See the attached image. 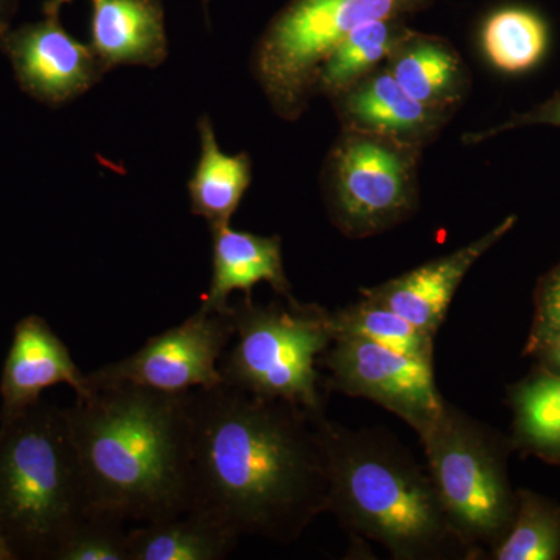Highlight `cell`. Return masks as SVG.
<instances>
[{
	"label": "cell",
	"instance_id": "cell-1",
	"mask_svg": "<svg viewBox=\"0 0 560 560\" xmlns=\"http://www.w3.org/2000/svg\"><path fill=\"white\" fill-rule=\"evenodd\" d=\"M189 512L232 533L293 544L329 504L324 415L221 382L187 394Z\"/></svg>",
	"mask_w": 560,
	"mask_h": 560
},
{
	"label": "cell",
	"instance_id": "cell-2",
	"mask_svg": "<svg viewBox=\"0 0 560 560\" xmlns=\"http://www.w3.org/2000/svg\"><path fill=\"white\" fill-rule=\"evenodd\" d=\"M187 394L120 385L66 408L91 511L145 523L189 512Z\"/></svg>",
	"mask_w": 560,
	"mask_h": 560
},
{
	"label": "cell",
	"instance_id": "cell-3",
	"mask_svg": "<svg viewBox=\"0 0 560 560\" xmlns=\"http://www.w3.org/2000/svg\"><path fill=\"white\" fill-rule=\"evenodd\" d=\"M329 458L327 512L357 539L396 560L470 559L442 510L429 470L385 429L323 420Z\"/></svg>",
	"mask_w": 560,
	"mask_h": 560
},
{
	"label": "cell",
	"instance_id": "cell-4",
	"mask_svg": "<svg viewBox=\"0 0 560 560\" xmlns=\"http://www.w3.org/2000/svg\"><path fill=\"white\" fill-rule=\"evenodd\" d=\"M90 512L66 408L40 399L0 419V529L14 560H54Z\"/></svg>",
	"mask_w": 560,
	"mask_h": 560
},
{
	"label": "cell",
	"instance_id": "cell-5",
	"mask_svg": "<svg viewBox=\"0 0 560 560\" xmlns=\"http://www.w3.org/2000/svg\"><path fill=\"white\" fill-rule=\"evenodd\" d=\"M419 438L453 533L470 559L488 558L517 510V490L508 475L514 445L448 401Z\"/></svg>",
	"mask_w": 560,
	"mask_h": 560
},
{
	"label": "cell",
	"instance_id": "cell-6",
	"mask_svg": "<svg viewBox=\"0 0 560 560\" xmlns=\"http://www.w3.org/2000/svg\"><path fill=\"white\" fill-rule=\"evenodd\" d=\"M231 312L235 331L219 364L223 383L324 415L316 368L334 341L330 312L293 296L265 305L243 296Z\"/></svg>",
	"mask_w": 560,
	"mask_h": 560
},
{
	"label": "cell",
	"instance_id": "cell-7",
	"mask_svg": "<svg viewBox=\"0 0 560 560\" xmlns=\"http://www.w3.org/2000/svg\"><path fill=\"white\" fill-rule=\"evenodd\" d=\"M434 0H291L272 18L254 49V77L272 110L300 119L315 97L316 73L350 32L429 9Z\"/></svg>",
	"mask_w": 560,
	"mask_h": 560
},
{
	"label": "cell",
	"instance_id": "cell-8",
	"mask_svg": "<svg viewBox=\"0 0 560 560\" xmlns=\"http://www.w3.org/2000/svg\"><path fill=\"white\" fill-rule=\"evenodd\" d=\"M422 151L383 136L341 130L320 178L334 226L360 241L410 220L419 208Z\"/></svg>",
	"mask_w": 560,
	"mask_h": 560
},
{
	"label": "cell",
	"instance_id": "cell-9",
	"mask_svg": "<svg viewBox=\"0 0 560 560\" xmlns=\"http://www.w3.org/2000/svg\"><path fill=\"white\" fill-rule=\"evenodd\" d=\"M234 318L228 312L198 308L179 326L151 337L127 359L86 374L88 389L136 385L165 394L213 388L223 382L219 364L234 337Z\"/></svg>",
	"mask_w": 560,
	"mask_h": 560
},
{
	"label": "cell",
	"instance_id": "cell-10",
	"mask_svg": "<svg viewBox=\"0 0 560 560\" xmlns=\"http://www.w3.org/2000/svg\"><path fill=\"white\" fill-rule=\"evenodd\" d=\"M320 363L329 371L327 388L375 401L405 420L419 436L444 408L430 361L363 338L335 337Z\"/></svg>",
	"mask_w": 560,
	"mask_h": 560
},
{
	"label": "cell",
	"instance_id": "cell-11",
	"mask_svg": "<svg viewBox=\"0 0 560 560\" xmlns=\"http://www.w3.org/2000/svg\"><path fill=\"white\" fill-rule=\"evenodd\" d=\"M58 14L60 9L46 5L43 21L0 36L22 90L50 106L75 101L106 73L91 44L73 38Z\"/></svg>",
	"mask_w": 560,
	"mask_h": 560
},
{
	"label": "cell",
	"instance_id": "cell-12",
	"mask_svg": "<svg viewBox=\"0 0 560 560\" xmlns=\"http://www.w3.org/2000/svg\"><path fill=\"white\" fill-rule=\"evenodd\" d=\"M517 220V215L506 217L493 230L469 245L427 261L371 289H363L360 291L361 296L385 305L410 320L418 329L436 337L467 272L501 238L514 230Z\"/></svg>",
	"mask_w": 560,
	"mask_h": 560
},
{
	"label": "cell",
	"instance_id": "cell-13",
	"mask_svg": "<svg viewBox=\"0 0 560 560\" xmlns=\"http://www.w3.org/2000/svg\"><path fill=\"white\" fill-rule=\"evenodd\" d=\"M342 130L370 132L425 149L455 114L411 97L385 65L331 98Z\"/></svg>",
	"mask_w": 560,
	"mask_h": 560
},
{
	"label": "cell",
	"instance_id": "cell-14",
	"mask_svg": "<svg viewBox=\"0 0 560 560\" xmlns=\"http://www.w3.org/2000/svg\"><path fill=\"white\" fill-rule=\"evenodd\" d=\"M55 385H68L77 397L90 396L86 374L80 371L68 346L46 319L28 315L18 320L2 377H0V419L10 418L43 399Z\"/></svg>",
	"mask_w": 560,
	"mask_h": 560
},
{
	"label": "cell",
	"instance_id": "cell-15",
	"mask_svg": "<svg viewBox=\"0 0 560 560\" xmlns=\"http://www.w3.org/2000/svg\"><path fill=\"white\" fill-rule=\"evenodd\" d=\"M210 234L212 279L200 307L209 312H228L234 291L253 298V289L260 282H267L279 296H293L283 268L282 241L278 235L265 237L232 230L231 223L210 228Z\"/></svg>",
	"mask_w": 560,
	"mask_h": 560
},
{
	"label": "cell",
	"instance_id": "cell-16",
	"mask_svg": "<svg viewBox=\"0 0 560 560\" xmlns=\"http://www.w3.org/2000/svg\"><path fill=\"white\" fill-rule=\"evenodd\" d=\"M91 47L106 72L158 68L168 55L161 0H91Z\"/></svg>",
	"mask_w": 560,
	"mask_h": 560
},
{
	"label": "cell",
	"instance_id": "cell-17",
	"mask_svg": "<svg viewBox=\"0 0 560 560\" xmlns=\"http://www.w3.org/2000/svg\"><path fill=\"white\" fill-rule=\"evenodd\" d=\"M385 68L411 97L455 114L471 88L469 69L451 40L412 31L390 50Z\"/></svg>",
	"mask_w": 560,
	"mask_h": 560
},
{
	"label": "cell",
	"instance_id": "cell-18",
	"mask_svg": "<svg viewBox=\"0 0 560 560\" xmlns=\"http://www.w3.org/2000/svg\"><path fill=\"white\" fill-rule=\"evenodd\" d=\"M198 132L200 161L187 184L191 212L208 221L210 228L230 224L253 180V161L245 151L238 154L221 151L208 116L198 121Z\"/></svg>",
	"mask_w": 560,
	"mask_h": 560
},
{
	"label": "cell",
	"instance_id": "cell-19",
	"mask_svg": "<svg viewBox=\"0 0 560 560\" xmlns=\"http://www.w3.org/2000/svg\"><path fill=\"white\" fill-rule=\"evenodd\" d=\"M241 537L197 512L147 523L128 533V560H221Z\"/></svg>",
	"mask_w": 560,
	"mask_h": 560
},
{
	"label": "cell",
	"instance_id": "cell-20",
	"mask_svg": "<svg viewBox=\"0 0 560 560\" xmlns=\"http://www.w3.org/2000/svg\"><path fill=\"white\" fill-rule=\"evenodd\" d=\"M482 57L504 75L536 69L550 50V24L528 5L499 7L486 14L478 32Z\"/></svg>",
	"mask_w": 560,
	"mask_h": 560
},
{
	"label": "cell",
	"instance_id": "cell-21",
	"mask_svg": "<svg viewBox=\"0 0 560 560\" xmlns=\"http://www.w3.org/2000/svg\"><path fill=\"white\" fill-rule=\"evenodd\" d=\"M512 445L560 466V375L537 364L510 386Z\"/></svg>",
	"mask_w": 560,
	"mask_h": 560
},
{
	"label": "cell",
	"instance_id": "cell-22",
	"mask_svg": "<svg viewBox=\"0 0 560 560\" xmlns=\"http://www.w3.org/2000/svg\"><path fill=\"white\" fill-rule=\"evenodd\" d=\"M410 27L407 20H382L361 25L340 40L323 61L315 79V95L331 98L385 65Z\"/></svg>",
	"mask_w": 560,
	"mask_h": 560
},
{
	"label": "cell",
	"instance_id": "cell-23",
	"mask_svg": "<svg viewBox=\"0 0 560 560\" xmlns=\"http://www.w3.org/2000/svg\"><path fill=\"white\" fill-rule=\"evenodd\" d=\"M331 330L335 337L363 338L377 342L383 348L410 355L412 359L430 361L434 359V337L418 329L410 320L361 296L359 302L330 312Z\"/></svg>",
	"mask_w": 560,
	"mask_h": 560
},
{
	"label": "cell",
	"instance_id": "cell-24",
	"mask_svg": "<svg viewBox=\"0 0 560 560\" xmlns=\"http://www.w3.org/2000/svg\"><path fill=\"white\" fill-rule=\"evenodd\" d=\"M493 560L560 559V506L533 490H517V510L504 539L490 551Z\"/></svg>",
	"mask_w": 560,
	"mask_h": 560
},
{
	"label": "cell",
	"instance_id": "cell-25",
	"mask_svg": "<svg viewBox=\"0 0 560 560\" xmlns=\"http://www.w3.org/2000/svg\"><path fill=\"white\" fill-rule=\"evenodd\" d=\"M54 560H128L125 522L91 511L73 526Z\"/></svg>",
	"mask_w": 560,
	"mask_h": 560
},
{
	"label": "cell",
	"instance_id": "cell-26",
	"mask_svg": "<svg viewBox=\"0 0 560 560\" xmlns=\"http://www.w3.org/2000/svg\"><path fill=\"white\" fill-rule=\"evenodd\" d=\"M526 127H552L560 128V92H556L540 105L534 106L525 113L512 114L510 119L495 127L486 128V130L467 132L464 135V145H478V143L488 142L503 132L518 130Z\"/></svg>",
	"mask_w": 560,
	"mask_h": 560
},
{
	"label": "cell",
	"instance_id": "cell-27",
	"mask_svg": "<svg viewBox=\"0 0 560 560\" xmlns=\"http://www.w3.org/2000/svg\"><path fill=\"white\" fill-rule=\"evenodd\" d=\"M534 308L533 327L560 329V261L537 282Z\"/></svg>",
	"mask_w": 560,
	"mask_h": 560
},
{
	"label": "cell",
	"instance_id": "cell-28",
	"mask_svg": "<svg viewBox=\"0 0 560 560\" xmlns=\"http://www.w3.org/2000/svg\"><path fill=\"white\" fill-rule=\"evenodd\" d=\"M525 355L533 357L539 366L560 375V329L533 327Z\"/></svg>",
	"mask_w": 560,
	"mask_h": 560
},
{
	"label": "cell",
	"instance_id": "cell-29",
	"mask_svg": "<svg viewBox=\"0 0 560 560\" xmlns=\"http://www.w3.org/2000/svg\"><path fill=\"white\" fill-rule=\"evenodd\" d=\"M11 0H0V36L7 32V20L10 18Z\"/></svg>",
	"mask_w": 560,
	"mask_h": 560
},
{
	"label": "cell",
	"instance_id": "cell-30",
	"mask_svg": "<svg viewBox=\"0 0 560 560\" xmlns=\"http://www.w3.org/2000/svg\"><path fill=\"white\" fill-rule=\"evenodd\" d=\"M0 560H14L13 552H11L9 545H7L2 529H0Z\"/></svg>",
	"mask_w": 560,
	"mask_h": 560
},
{
	"label": "cell",
	"instance_id": "cell-31",
	"mask_svg": "<svg viewBox=\"0 0 560 560\" xmlns=\"http://www.w3.org/2000/svg\"><path fill=\"white\" fill-rule=\"evenodd\" d=\"M72 2V0H50V2H47V5L57 7V9H61V5H65V3Z\"/></svg>",
	"mask_w": 560,
	"mask_h": 560
},
{
	"label": "cell",
	"instance_id": "cell-32",
	"mask_svg": "<svg viewBox=\"0 0 560 560\" xmlns=\"http://www.w3.org/2000/svg\"><path fill=\"white\" fill-rule=\"evenodd\" d=\"M202 3H205V7L209 5V0H202Z\"/></svg>",
	"mask_w": 560,
	"mask_h": 560
}]
</instances>
